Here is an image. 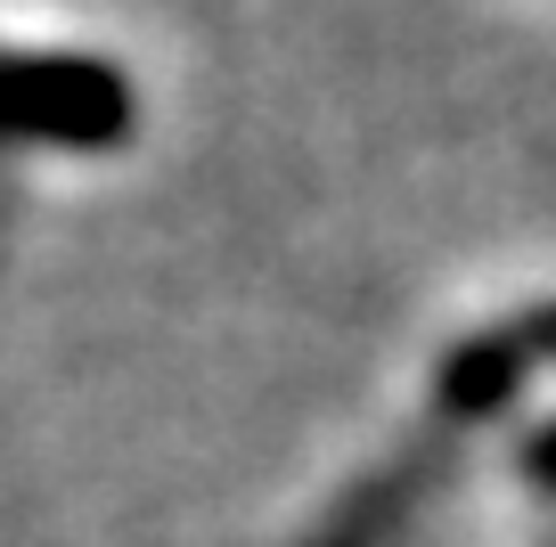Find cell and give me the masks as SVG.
Wrapping results in <instances>:
<instances>
[{
    "mask_svg": "<svg viewBox=\"0 0 556 547\" xmlns=\"http://www.w3.org/2000/svg\"><path fill=\"white\" fill-rule=\"evenodd\" d=\"M483 343H491V359H500L516 384L540 377V368H556V303H532V310H516V319L483 327Z\"/></svg>",
    "mask_w": 556,
    "mask_h": 547,
    "instance_id": "obj_2",
    "label": "cell"
},
{
    "mask_svg": "<svg viewBox=\"0 0 556 547\" xmlns=\"http://www.w3.org/2000/svg\"><path fill=\"white\" fill-rule=\"evenodd\" d=\"M523 474H532L540 491H556V417L532 433V442H523Z\"/></svg>",
    "mask_w": 556,
    "mask_h": 547,
    "instance_id": "obj_3",
    "label": "cell"
},
{
    "mask_svg": "<svg viewBox=\"0 0 556 547\" xmlns=\"http://www.w3.org/2000/svg\"><path fill=\"white\" fill-rule=\"evenodd\" d=\"M139 123V99L106 58H0V131L41 148H115Z\"/></svg>",
    "mask_w": 556,
    "mask_h": 547,
    "instance_id": "obj_1",
    "label": "cell"
}]
</instances>
